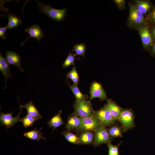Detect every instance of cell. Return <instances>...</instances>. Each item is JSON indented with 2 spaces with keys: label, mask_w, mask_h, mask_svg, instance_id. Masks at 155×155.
Segmentation results:
<instances>
[{
  "label": "cell",
  "mask_w": 155,
  "mask_h": 155,
  "mask_svg": "<svg viewBox=\"0 0 155 155\" xmlns=\"http://www.w3.org/2000/svg\"><path fill=\"white\" fill-rule=\"evenodd\" d=\"M147 24H155V6L153 7L151 11L145 17Z\"/></svg>",
  "instance_id": "30"
},
{
  "label": "cell",
  "mask_w": 155,
  "mask_h": 155,
  "mask_svg": "<svg viewBox=\"0 0 155 155\" xmlns=\"http://www.w3.org/2000/svg\"><path fill=\"white\" fill-rule=\"evenodd\" d=\"M38 119L32 115L27 114L24 117L21 118V121L24 126L27 128L32 126L34 122Z\"/></svg>",
  "instance_id": "27"
},
{
  "label": "cell",
  "mask_w": 155,
  "mask_h": 155,
  "mask_svg": "<svg viewBox=\"0 0 155 155\" xmlns=\"http://www.w3.org/2000/svg\"><path fill=\"white\" fill-rule=\"evenodd\" d=\"M75 113L81 118L93 117L94 111L90 101L88 100L79 101L76 100L73 105Z\"/></svg>",
  "instance_id": "3"
},
{
  "label": "cell",
  "mask_w": 155,
  "mask_h": 155,
  "mask_svg": "<svg viewBox=\"0 0 155 155\" xmlns=\"http://www.w3.org/2000/svg\"><path fill=\"white\" fill-rule=\"evenodd\" d=\"M78 137L81 144H91L93 143L94 133L92 131L83 132L78 136Z\"/></svg>",
  "instance_id": "19"
},
{
  "label": "cell",
  "mask_w": 155,
  "mask_h": 155,
  "mask_svg": "<svg viewBox=\"0 0 155 155\" xmlns=\"http://www.w3.org/2000/svg\"><path fill=\"white\" fill-rule=\"evenodd\" d=\"M61 134L69 142L75 144H81L78 136L70 131H63Z\"/></svg>",
  "instance_id": "24"
},
{
  "label": "cell",
  "mask_w": 155,
  "mask_h": 155,
  "mask_svg": "<svg viewBox=\"0 0 155 155\" xmlns=\"http://www.w3.org/2000/svg\"><path fill=\"white\" fill-rule=\"evenodd\" d=\"M122 143V141H121L119 144L115 145H113L111 142L107 143L108 149V155H120L118 148Z\"/></svg>",
  "instance_id": "29"
},
{
  "label": "cell",
  "mask_w": 155,
  "mask_h": 155,
  "mask_svg": "<svg viewBox=\"0 0 155 155\" xmlns=\"http://www.w3.org/2000/svg\"><path fill=\"white\" fill-rule=\"evenodd\" d=\"M81 122V118L74 113L68 117L66 129L70 131L75 129H78Z\"/></svg>",
  "instance_id": "13"
},
{
  "label": "cell",
  "mask_w": 155,
  "mask_h": 155,
  "mask_svg": "<svg viewBox=\"0 0 155 155\" xmlns=\"http://www.w3.org/2000/svg\"><path fill=\"white\" fill-rule=\"evenodd\" d=\"M138 31L141 39L143 48L145 50H149L153 43V41L148 24L142 26Z\"/></svg>",
  "instance_id": "8"
},
{
  "label": "cell",
  "mask_w": 155,
  "mask_h": 155,
  "mask_svg": "<svg viewBox=\"0 0 155 155\" xmlns=\"http://www.w3.org/2000/svg\"><path fill=\"white\" fill-rule=\"evenodd\" d=\"M22 108L20 103V112L18 115L15 117L12 116L13 111L8 113H4L1 112L0 124L5 126L7 128H9L13 126L18 122L21 121V118H20V116Z\"/></svg>",
  "instance_id": "9"
},
{
  "label": "cell",
  "mask_w": 155,
  "mask_h": 155,
  "mask_svg": "<svg viewBox=\"0 0 155 155\" xmlns=\"http://www.w3.org/2000/svg\"><path fill=\"white\" fill-rule=\"evenodd\" d=\"M128 4L129 13L127 21V25L130 29L138 30L142 26L147 23L145 17L137 9L134 2H129Z\"/></svg>",
  "instance_id": "1"
},
{
  "label": "cell",
  "mask_w": 155,
  "mask_h": 155,
  "mask_svg": "<svg viewBox=\"0 0 155 155\" xmlns=\"http://www.w3.org/2000/svg\"><path fill=\"white\" fill-rule=\"evenodd\" d=\"M67 83L69 88L75 97L76 100L81 101L87 100L88 98V96L87 95L83 94L80 92L78 86L74 85H72L70 84L67 81Z\"/></svg>",
  "instance_id": "22"
},
{
  "label": "cell",
  "mask_w": 155,
  "mask_h": 155,
  "mask_svg": "<svg viewBox=\"0 0 155 155\" xmlns=\"http://www.w3.org/2000/svg\"><path fill=\"white\" fill-rule=\"evenodd\" d=\"M86 48L87 46L86 44L83 42H82L74 45L73 46L72 51L75 52L76 55L79 56L78 58L80 56H82L84 58Z\"/></svg>",
  "instance_id": "25"
},
{
  "label": "cell",
  "mask_w": 155,
  "mask_h": 155,
  "mask_svg": "<svg viewBox=\"0 0 155 155\" xmlns=\"http://www.w3.org/2000/svg\"><path fill=\"white\" fill-rule=\"evenodd\" d=\"M113 1L119 9L121 10L125 9L126 4L125 0H113Z\"/></svg>",
  "instance_id": "31"
},
{
  "label": "cell",
  "mask_w": 155,
  "mask_h": 155,
  "mask_svg": "<svg viewBox=\"0 0 155 155\" xmlns=\"http://www.w3.org/2000/svg\"><path fill=\"white\" fill-rule=\"evenodd\" d=\"M0 70L5 80V86L4 88L6 89L7 81L8 78H11L12 75L9 67V64L2 55L0 54Z\"/></svg>",
  "instance_id": "15"
},
{
  "label": "cell",
  "mask_w": 155,
  "mask_h": 155,
  "mask_svg": "<svg viewBox=\"0 0 155 155\" xmlns=\"http://www.w3.org/2000/svg\"><path fill=\"white\" fill-rule=\"evenodd\" d=\"M148 28L152 36L153 43L155 42V24H148Z\"/></svg>",
  "instance_id": "32"
},
{
  "label": "cell",
  "mask_w": 155,
  "mask_h": 155,
  "mask_svg": "<svg viewBox=\"0 0 155 155\" xmlns=\"http://www.w3.org/2000/svg\"><path fill=\"white\" fill-rule=\"evenodd\" d=\"M110 136L112 138L118 137H122L124 132L121 127L115 125L110 127L108 129Z\"/></svg>",
  "instance_id": "23"
},
{
  "label": "cell",
  "mask_w": 155,
  "mask_h": 155,
  "mask_svg": "<svg viewBox=\"0 0 155 155\" xmlns=\"http://www.w3.org/2000/svg\"><path fill=\"white\" fill-rule=\"evenodd\" d=\"M8 28L7 26L0 27V37L3 40H5L6 38L5 32Z\"/></svg>",
  "instance_id": "33"
},
{
  "label": "cell",
  "mask_w": 155,
  "mask_h": 155,
  "mask_svg": "<svg viewBox=\"0 0 155 155\" xmlns=\"http://www.w3.org/2000/svg\"><path fill=\"white\" fill-rule=\"evenodd\" d=\"M24 31L29 34L30 36L21 43V46H23L25 41L30 37L36 38L38 41H39L44 36L42 30L40 27L37 24L33 25L27 28Z\"/></svg>",
  "instance_id": "11"
},
{
  "label": "cell",
  "mask_w": 155,
  "mask_h": 155,
  "mask_svg": "<svg viewBox=\"0 0 155 155\" xmlns=\"http://www.w3.org/2000/svg\"><path fill=\"white\" fill-rule=\"evenodd\" d=\"M93 117L104 126L113 125L117 121L111 115L106 104L99 110L94 111Z\"/></svg>",
  "instance_id": "4"
},
{
  "label": "cell",
  "mask_w": 155,
  "mask_h": 155,
  "mask_svg": "<svg viewBox=\"0 0 155 155\" xmlns=\"http://www.w3.org/2000/svg\"><path fill=\"white\" fill-rule=\"evenodd\" d=\"M94 133L93 144L94 146H98L103 144H107L111 142L113 139L110 136L108 129L105 126L102 125L94 131Z\"/></svg>",
  "instance_id": "7"
},
{
  "label": "cell",
  "mask_w": 155,
  "mask_h": 155,
  "mask_svg": "<svg viewBox=\"0 0 155 155\" xmlns=\"http://www.w3.org/2000/svg\"><path fill=\"white\" fill-rule=\"evenodd\" d=\"M8 23L7 26L9 30L14 28H16L22 24L21 19L13 13L8 14Z\"/></svg>",
  "instance_id": "20"
},
{
  "label": "cell",
  "mask_w": 155,
  "mask_h": 155,
  "mask_svg": "<svg viewBox=\"0 0 155 155\" xmlns=\"http://www.w3.org/2000/svg\"><path fill=\"white\" fill-rule=\"evenodd\" d=\"M134 114L131 109H123L118 121L121 123L124 132L133 128L135 126Z\"/></svg>",
  "instance_id": "5"
},
{
  "label": "cell",
  "mask_w": 155,
  "mask_h": 155,
  "mask_svg": "<svg viewBox=\"0 0 155 155\" xmlns=\"http://www.w3.org/2000/svg\"><path fill=\"white\" fill-rule=\"evenodd\" d=\"M81 118V123L77 129L79 131L94 132L102 126L98 121L93 117Z\"/></svg>",
  "instance_id": "6"
},
{
  "label": "cell",
  "mask_w": 155,
  "mask_h": 155,
  "mask_svg": "<svg viewBox=\"0 0 155 155\" xmlns=\"http://www.w3.org/2000/svg\"><path fill=\"white\" fill-rule=\"evenodd\" d=\"M133 1L137 9L144 15L148 13L154 6L150 0H135Z\"/></svg>",
  "instance_id": "14"
},
{
  "label": "cell",
  "mask_w": 155,
  "mask_h": 155,
  "mask_svg": "<svg viewBox=\"0 0 155 155\" xmlns=\"http://www.w3.org/2000/svg\"><path fill=\"white\" fill-rule=\"evenodd\" d=\"M150 53L151 55L155 57V42H154L150 47Z\"/></svg>",
  "instance_id": "34"
},
{
  "label": "cell",
  "mask_w": 155,
  "mask_h": 155,
  "mask_svg": "<svg viewBox=\"0 0 155 155\" xmlns=\"http://www.w3.org/2000/svg\"><path fill=\"white\" fill-rule=\"evenodd\" d=\"M66 76L72 81L73 82V85L77 86H78L79 78L78 74L75 65H73L71 70L67 73Z\"/></svg>",
  "instance_id": "26"
},
{
  "label": "cell",
  "mask_w": 155,
  "mask_h": 155,
  "mask_svg": "<svg viewBox=\"0 0 155 155\" xmlns=\"http://www.w3.org/2000/svg\"><path fill=\"white\" fill-rule=\"evenodd\" d=\"M61 113L62 111L60 110L47 122L50 129L52 127L53 130L65 124L61 117Z\"/></svg>",
  "instance_id": "17"
},
{
  "label": "cell",
  "mask_w": 155,
  "mask_h": 155,
  "mask_svg": "<svg viewBox=\"0 0 155 155\" xmlns=\"http://www.w3.org/2000/svg\"><path fill=\"white\" fill-rule=\"evenodd\" d=\"M36 1L38 5L39 12L45 14L51 19L59 22L65 18L67 8L56 9L51 7L49 4L44 5L38 1Z\"/></svg>",
  "instance_id": "2"
},
{
  "label": "cell",
  "mask_w": 155,
  "mask_h": 155,
  "mask_svg": "<svg viewBox=\"0 0 155 155\" xmlns=\"http://www.w3.org/2000/svg\"><path fill=\"white\" fill-rule=\"evenodd\" d=\"M5 59L9 65L17 66L22 72L24 71L21 65V58L20 55L13 51L7 50L5 52Z\"/></svg>",
  "instance_id": "12"
},
{
  "label": "cell",
  "mask_w": 155,
  "mask_h": 155,
  "mask_svg": "<svg viewBox=\"0 0 155 155\" xmlns=\"http://www.w3.org/2000/svg\"><path fill=\"white\" fill-rule=\"evenodd\" d=\"M40 128L39 130H37L36 128L33 130L26 132L24 133V136L29 139L38 141L41 139L45 140L46 138L43 136V133L40 132Z\"/></svg>",
  "instance_id": "21"
},
{
  "label": "cell",
  "mask_w": 155,
  "mask_h": 155,
  "mask_svg": "<svg viewBox=\"0 0 155 155\" xmlns=\"http://www.w3.org/2000/svg\"><path fill=\"white\" fill-rule=\"evenodd\" d=\"M90 95L89 101H91L96 98H99L101 100H107L106 93L101 84L94 81L90 86Z\"/></svg>",
  "instance_id": "10"
},
{
  "label": "cell",
  "mask_w": 155,
  "mask_h": 155,
  "mask_svg": "<svg viewBox=\"0 0 155 155\" xmlns=\"http://www.w3.org/2000/svg\"><path fill=\"white\" fill-rule=\"evenodd\" d=\"M107 106L113 117L117 121L123 109L111 99L107 100Z\"/></svg>",
  "instance_id": "16"
},
{
  "label": "cell",
  "mask_w": 155,
  "mask_h": 155,
  "mask_svg": "<svg viewBox=\"0 0 155 155\" xmlns=\"http://www.w3.org/2000/svg\"><path fill=\"white\" fill-rule=\"evenodd\" d=\"M21 106L22 108H25L26 109L28 114L34 116L38 119L42 117L32 100L23 105H21Z\"/></svg>",
  "instance_id": "18"
},
{
  "label": "cell",
  "mask_w": 155,
  "mask_h": 155,
  "mask_svg": "<svg viewBox=\"0 0 155 155\" xmlns=\"http://www.w3.org/2000/svg\"><path fill=\"white\" fill-rule=\"evenodd\" d=\"M75 53L72 54L70 51L68 55L62 64V67L63 68H66L69 67L71 65H74V61L78 59L80 60L79 58H75L76 56Z\"/></svg>",
  "instance_id": "28"
}]
</instances>
